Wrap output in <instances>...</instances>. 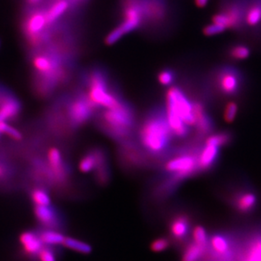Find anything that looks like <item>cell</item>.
Here are the masks:
<instances>
[{"label":"cell","instance_id":"1","mask_svg":"<svg viewBox=\"0 0 261 261\" xmlns=\"http://www.w3.org/2000/svg\"><path fill=\"white\" fill-rule=\"evenodd\" d=\"M172 136L166 113L161 111H153L147 116L139 130L142 145L152 154H159L166 150Z\"/></svg>","mask_w":261,"mask_h":261},{"label":"cell","instance_id":"2","mask_svg":"<svg viewBox=\"0 0 261 261\" xmlns=\"http://www.w3.org/2000/svg\"><path fill=\"white\" fill-rule=\"evenodd\" d=\"M134 118L130 105L121 99L116 106L103 111L99 118V126L112 138L124 139L130 135Z\"/></svg>","mask_w":261,"mask_h":261},{"label":"cell","instance_id":"3","mask_svg":"<svg viewBox=\"0 0 261 261\" xmlns=\"http://www.w3.org/2000/svg\"><path fill=\"white\" fill-rule=\"evenodd\" d=\"M87 84L88 91L86 95L94 109H111L122 99L111 91L108 77L103 70H92L88 75Z\"/></svg>","mask_w":261,"mask_h":261},{"label":"cell","instance_id":"4","mask_svg":"<svg viewBox=\"0 0 261 261\" xmlns=\"http://www.w3.org/2000/svg\"><path fill=\"white\" fill-rule=\"evenodd\" d=\"M166 110L173 111L181 120L191 126L195 125L193 102L189 100L184 91L178 87H171L166 92Z\"/></svg>","mask_w":261,"mask_h":261},{"label":"cell","instance_id":"5","mask_svg":"<svg viewBox=\"0 0 261 261\" xmlns=\"http://www.w3.org/2000/svg\"><path fill=\"white\" fill-rule=\"evenodd\" d=\"M124 15V21L106 37L105 41L107 45H112L118 42L124 35L137 29L142 23L143 10L138 5H130L125 9Z\"/></svg>","mask_w":261,"mask_h":261},{"label":"cell","instance_id":"6","mask_svg":"<svg viewBox=\"0 0 261 261\" xmlns=\"http://www.w3.org/2000/svg\"><path fill=\"white\" fill-rule=\"evenodd\" d=\"M198 153H186L171 159L166 164L165 169L178 180L189 177L199 169Z\"/></svg>","mask_w":261,"mask_h":261},{"label":"cell","instance_id":"7","mask_svg":"<svg viewBox=\"0 0 261 261\" xmlns=\"http://www.w3.org/2000/svg\"><path fill=\"white\" fill-rule=\"evenodd\" d=\"M216 84L219 91L226 96H235L242 89L244 77L242 73L235 68H221L216 74Z\"/></svg>","mask_w":261,"mask_h":261},{"label":"cell","instance_id":"8","mask_svg":"<svg viewBox=\"0 0 261 261\" xmlns=\"http://www.w3.org/2000/svg\"><path fill=\"white\" fill-rule=\"evenodd\" d=\"M94 110L85 93L77 94L70 102L68 111L71 126L76 128L83 126L90 120Z\"/></svg>","mask_w":261,"mask_h":261},{"label":"cell","instance_id":"9","mask_svg":"<svg viewBox=\"0 0 261 261\" xmlns=\"http://www.w3.org/2000/svg\"><path fill=\"white\" fill-rule=\"evenodd\" d=\"M194 114L195 117V126L200 136L208 135L214 130V122L211 116L205 111L203 103L194 102Z\"/></svg>","mask_w":261,"mask_h":261},{"label":"cell","instance_id":"10","mask_svg":"<svg viewBox=\"0 0 261 261\" xmlns=\"http://www.w3.org/2000/svg\"><path fill=\"white\" fill-rule=\"evenodd\" d=\"M47 25L48 24L46 19L45 13L38 11L31 15L25 21V32L29 36L31 40L36 43L38 41L41 33Z\"/></svg>","mask_w":261,"mask_h":261},{"label":"cell","instance_id":"11","mask_svg":"<svg viewBox=\"0 0 261 261\" xmlns=\"http://www.w3.org/2000/svg\"><path fill=\"white\" fill-rule=\"evenodd\" d=\"M19 242L24 253L29 256H38V253L44 247L39 234L34 231H23L19 237Z\"/></svg>","mask_w":261,"mask_h":261},{"label":"cell","instance_id":"12","mask_svg":"<svg viewBox=\"0 0 261 261\" xmlns=\"http://www.w3.org/2000/svg\"><path fill=\"white\" fill-rule=\"evenodd\" d=\"M48 164L54 177L59 182H62L66 178V171L64 166L63 159L61 151L57 148H51L48 153Z\"/></svg>","mask_w":261,"mask_h":261},{"label":"cell","instance_id":"13","mask_svg":"<svg viewBox=\"0 0 261 261\" xmlns=\"http://www.w3.org/2000/svg\"><path fill=\"white\" fill-rule=\"evenodd\" d=\"M220 147L205 144V147L198 153V167L201 171H208L217 162Z\"/></svg>","mask_w":261,"mask_h":261},{"label":"cell","instance_id":"14","mask_svg":"<svg viewBox=\"0 0 261 261\" xmlns=\"http://www.w3.org/2000/svg\"><path fill=\"white\" fill-rule=\"evenodd\" d=\"M33 65L38 72L45 75H50V76L56 75L58 69V65L54 59L43 55L36 56L33 60Z\"/></svg>","mask_w":261,"mask_h":261},{"label":"cell","instance_id":"15","mask_svg":"<svg viewBox=\"0 0 261 261\" xmlns=\"http://www.w3.org/2000/svg\"><path fill=\"white\" fill-rule=\"evenodd\" d=\"M20 106L14 98H6L0 105V121H7L17 116Z\"/></svg>","mask_w":261,"mask_h":261},{"label":"cell","instance_id":"16","mask_svg":"<svg viewBox=\"0 0 261 261\" xmlns=\"http://www.w3.org/2000/svg\"><path fill=\"white\" fill-rule=\"evenodd\" d=\"M257 197L251 192H244L239 194L235 198V205L241 212H249L254 210L256 205Z\"/></svg>","mask_w":261,"mask_h":261},{"label":"cell","instance_id":"17","mask_svg":"<svg viewBox=\"0 0 261 261\" xmlns=\"http://www.w3.org/2000/svg\"><path fill=\"white\" fill-rule=\"evenodd\" d=\"M189 219L185 216H179L171 221V232L174 238L177 239H184L189 231Z\"/></svg>","mask_w":261,"mask_h":261},{"label":"cell","instance_id":"18","mask_svg":"<svg viewBox=\"0 0 261 261\" xmlns=\"http://www.w3.org/2000/svg\"><path fill=\"white\" fill-rule=\"evenodd\" d=\"M34 215L39 222L45 226H50L56 222V214L50 205L35 206Z\"/></svg>","mask_w":261,"mask_h":261},{"label":"cell","instance_id":"19","mask_svg":"<svg viewBox=\"0 0 261 261\" xmlns=\"http://www.w3.org/2000/svg\"><path fill=\"white\" fill-rule=\"evenodd\" d=\"M41 240L45 246H57L63 245L65 237L59 231L53 230H46L39 233Z\"/></svg>","mask_w":261,"mask_h":261},{"label":"cell","instance_id":"20","mask_svg":"<svg viewBox=\"0 0 261 261\" xmlns=\"http://www.w3.org/2000/svg\"><path fill=\"white\" fill-rule=\"evenodd\" d=\"M69 6L67 1L65 0H59L58 2L55 3L49 10L45 12L46 19L48 21V24H52L55 22L57 19L61 17L64 13L66 11Z\"/></svg>","mask_w":261,"mask_h":261},{"label":"cell","instance_id":"21","mask_svg":"<svg viewBox=\"0 0 261 261\" xmlns=\"http://www.w3.org/2000/svg\"><path fill=\"white\" fill-rule=\"evenodd\" d=\"M97 166V153L96 149H92L84 154L80 162H79V170L83 173H88L95 170Z\"/></svg>","mask_w":261,"mask_h":261},{"label":"cell","instance_id":"22","mask_svg":"<svg viewBox=\"0 0 261 261\" xmlns=\"http://www.w3.org/2000/svg\"><path fill=\"white\" fill-rule=\"evenodd\" d=\"M205 248V246L196 244L194 242L193 244L187 247L181 257V261H198L203 256Z\"/></svg>","mask_w":261,"mask_h":261},{"label":"cell","instance_id":"23","mask_svg":"<svg viewBox=\"0 0 261 261\" xmlns=\"http://www.w3.org/2000/svg\"><path fill=\"white\" fill-rule=\"evenodd\" d=\"M63 245L67 249H71L80 254H88L92 252V247L89 244L73 238H65Z\"/></svg>","mask_w":261,"mask_h":261},{"label":"cell","instance_id":"24","mask_svg":"<svg viewBox=\"0 0 261 261\" xmlns=\"http://www.w3.org/2000/svg\"><path fill=\"white\" fill-rule=\"evenodd\" d=\"M251 54L250 48L245 44H235L229 48L228 56L233 61H244L249 58Z\"/></svg>","mask_w":261,"mask_h":261},{"label":"cell","instance_id":"25","mask_svg":"<svg viewBox=\"0 0 261 261\" xmlns=\"http://www.w3.org/2000/svg\"><path fill=\"white\" fill-rule=\"evenodd\" d=\"M232 140V135L229 132H221L210 136L205 140V144H212V145L223 147L228 145Z\"/></svg>","mask_w":261,"mask_h":261},{"label":"cell","instance_id":"26","mask_svg":"<svg viewBox=\"0 0 261 261\" xmlns=\"http://www.w3.org/2000/svg\"><path fill=\"white\" fill-rule=\"evenodd\" d=\"M31 198L35 206H48L51 204V198L48 192L42 189H35L31 193Z\"/></svg>","mask_w":261,"mask_h":261},{"label":"cell","instance_id":"27","mask_svg":"<svg viewBox=\"0 0 261 261\" xmlns=\"http://www.w3.org/2000/svg\"><path fill=\"white\" fill-rule=\"evenodd\" d=\"M246 22L250 27H255L261 22V3H255L246 15Z\"/></svg>","mask_w":261,"mask_h":261},{"label":"cell","instance_id":"28","mask_svg":"<svg viewBox=\"0 0 261 261\" xmlns=\"http://www.w3.org/2000/svg\"><path fill=\"white\" fill-rule=\"evenodd\" d=\"M211 246L219 254H225L229 249L228 242L221 235H216L211 239Z\"/></svg>","mask_w":261,"mask_h":261},{"label":"cell","instance_id":"29","mask_svg":"<svg viewBox=\"0 0 261 261\" xmlns=\"http://www.w3.org/2000/svg\"><path fill=\"white\" fill-rule=\"evenodd\" d=\"M245 261H261V239H256L249 247Z\"/></svg>","mask_w":261,"mask_h":261},{"label":"cell","instance_id":"30","mask_svg":"<svg viewBox=\"0 0 261 261\" xmlns=\"http://www.w3.org/2000/svg\"><path fill=\"white\" fill-rule=\"evenodd\" d=\"M5 134L15 140H20L22 138V134L17 129L10 126L6 121H0V134Z\"/></svg>","mask_w":261,"mask_h":261},{"label":"cell","instance_id":"31","mask_svg":"<svg viewBox=\"0 0 261 261\" xmlns=\"http://www.w3.org/2000/svg\"><path fill=\"white\" fill-rule=\"evenodd\" d=\"M175 78H176V73L171 69H164L158 74L159 83L163 86L171 85L174 83Z\"/></svg>","mask_w":261,"mask_h":261},{"label":"cell","instance_id":"32","mask_svg":"<svg viewBox=\"0 0 261 261\" xmlns=\"http://www.w3.org/2000/svg\"><path fill=\"white\" fill-rule=\"evenodd\" d=\"M193 238H194V242L196 244H200L203 246L207 245V241H208V236L206 232L205 229L203 226H196L193 231Z\"/></svg>","mask_w":261,"mask_h":261},{"label":"cell","instance_id":"33","mask_svg":"<svg viewBox=\"0 0 261 261\" xmlns=\"http://www.w3.org/2000/svg\"><path fill=\"white\" fill-rule=\"evenodd\" d=\"M239 111V106L235 102H230L227 103L224 111V120L227 123H231L236 118L237 114Z\"/></svg>","mask_w":261,"mask_h":261},{"label":"cell","instance_id":"34","mask_svg":"<svg viewBox=\"0 0 261 261\" xmlns=\"http://www.w3.org/2000/svg\"><path fill=\"white\" fill-rule=\"evenodd\" d=\"M170 246V242L166 238H160L152 242L151 244V249L152 251L160 253V252L165 251L168 249Z\"/></svg>","mask_w":261,"mask_h":261},{"label":"cell","instance_id":"35","mask_svg":"<svg viewBox=\"0 0 261 261\" xmlns=\"http://www.w3.org/2000/svg\"><path fill=\"white\" fill-rule=\"evenodd\" d=\"M38 258L39 261H57L55 252L49 248L45 247V245L38 253Z\"/></svg>","mask_w":261,"mask_h":261},{"label":"cell","instance_id":"36","mask_svg":"<svg viewBox=\"0 0 261 261\" xmlns=\"http://www.w3.org/2000/svg\"><path fill=\"white\" fill-rule=\"evenodd\" d=\"M226 29V27H224V25L213 23L211 25H206L205 28H203V33L206 36H214L223 33Z\"/></svg>","mask_w":261,"mask_h":261},{"label":"cell","instance_id":"37","mask_svg":"<svg viewBox=\"0 0 261 261\" xmlns=\"http://www.w3.org/2000/svg\"><path fill=\"white\" fill-rule=\"evenodd\" d=\"M214 23L219 24V25H222L224 27H226V28H231V20L230 18L228 17V15H226V13H219L216 14V15H214L212 18Z\"/></svg>","mask_w":261,"mask_h":261},{"label":"cell","instance_id":"38","mask_svg":"<svg viewBox=\"0 0 261 261\" xmlns=\"http://www.w3.org/2000/svg\"><path fill=\"white\" fill-rule=\"evenodd\" d=\"M208 0H195L196 5L198 7L203 8L207 5Z\"/></svg>","mask_w":261,"mask_h":261},{"label":"cell","instance_id":"39","mask_svg":"<svg viewBox=\"0 0 261 261\" xmlns=\"http://www.w3.org/2000/svg\"><path fill=\"white\" fill-rule=\"evenodd\" d=\"M5 171L3 166H0V177L5 176Z\"/></svg>","mask_w":261,"mask_h":261},{"label":"cell","instance_id":"40","mask_svg":"<svg viewBox=\"0 0 261 261\" xmlns=\"http://www.w3.org/2000/svg\"><path fill=\"white\" fill-rule=\"evenodd\" d=\"M40 0H28V2L31 3V4H37V3L39 2Z\"/></svg>","mask_w":261,"mask_h":261}]
</instances>
